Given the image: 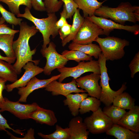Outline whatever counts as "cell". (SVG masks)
<instances>
[{"label": "cell", "instance_id": "1", "mask_svg": "<svg viewBox=\"0 0 139 139\" xmlns=\"http://www.w3.org/2000/svg\"><path fill=\"white\" fill-rule=\"evenodd\" d=\"M19 25L18 38L13 41V44L16 59L13 66L18 74H20L22 68L28 62H32L37 65L40 62L39 60H33V56L35 54L36 49L31 50L29 43L30 38L35 35L39 30L34 25L30 26L25 22H21Z\"/></svg>", "mask_w": 139, "mask_h": 139}, {"label": "cell", "instance_id": "2", "mask_svg": "<svg viewBox=\"0 0 139 139\" xmlns=\"http://www.w3.org/2000/svg\"><path fill=\"white\" fill-rule=\"evenodd\" d=\"M95 14L106 19L109 18L123 25L126 21L135 23L139 21V7L132 6L128 2L121 3L115 8L102 5L96 10Z\"/></svg>", "mask_w": 139, "mask_h": 139}, {"label": "cell", "instance_id": "3", "mask_svg": "<svg viewBox=\"0 0 139 139\" xmlns=\"http://www.w3.org/2000/svg\"><path fill=\"white\" fill-rule=\"evenodd\" d=\"M48 17L45 18H38L34 17L31 13L30 10L27 7L24 9V12L17 15L18 17L25 18L31 21L41 33L43 43L42 48H45L50 42V37L54 38L59 34L58 29L56 23L58 19L55 13H47Z\"/></svg>", "mask_w": 139, "mask_h": 139}, {"label": "cell", "instance_id": "4", "mask_svg": "<svg viewBox=\"0 0 139 139\" xmlns=\"http://www.w3.org/2000/svg\"><path fill=\"white\" fill-rule=\"evenodd\" d=\"M99 45L102 53L107 60L120 59L124 56V48L129 45V41L114 36L105 38L98 37L94 41Z\"/></svg>", "mask_w": 139, "mask_h": 139}, {"label": "cell", "instance_id": "5", "mask_svg": "<svg viewBox=\"0 0 139 139\" xmlns=\"http://www.w3.org/2000/svg\"><path fill=\"white\" fill-rule=\"evenodd\" d=\"M98 59L100 69V86L101 88L99 99L106 106H108L111 105L116 96L126 90L127 86L125 83H123L117 91L112 90L109 85V81L110 79L107 73V59L102 53L99 55Z\"/></svg>", "mask_w": 139, "mask_h": 139}, {"label": "cell", "instance_id": "6", "mask_svg": "<svg viewBox=\"0 0 139 139\" xmlns=\"http://www.w3.org/2000/svg\"><path fill=\"white\" fill-rule=\"evenodd\" d=\"M56 47L53 42H50L48 47L42 48L40 50L42 56L46 59L43 71L45 75H49L55 69L64 67L68 61L64 56L57 52Z\"/></svg>", "mask_w": 139, "mask_h": 139}, {"label": "cell", "instance_id": "7", "mask_svg": "<svg viewBox=\"0 0 139 139\" xmlns=\"http://www.w3.org/2000/svg\"><path fill=\"white\" fill-rule=\"evenodd\" d=\"M60 76L58 82H62L67 77H72L76 79L84 73L91 72L100 74V67L98 61L92 60L85 62L84 61L79 63L76 66L73 67H64L57 69Z\"/></svg>", "mask_w": 139, "mask_h": 139}, {"label": "cell", "instance_id": "8", "mask_svg": "<svg viewBox=\"0 0 139 139\" xmlns=\"http://www.w3.org/2000/svg\"><path fill=\"white\" fill-rule=\"evenodd\" d=\"M84 122L89 132L93 134L106 133L113 124L100 107L90 116L86 117Z\"/></svg>", "mask_w": 139, "mask_h": 139}, {"label": "cell", "instance_id": "9", "mask_svg": "<svg viewBox=\"0 0 139 139\" xmlns=\"http://www.w3.org/2000/svg\"><path fill=\"white\" fill-rule=\"evenodd\" d=\"M105 34L103 30L87 18L84 22L72 42L81 45L92 43L99 35Z\"/></svg>", "mask_w": 139, "mask_h": 139}, {"label": "cell", "instance_id": "10", "mask_svg": "<svg viewBox=\"0 0 139 139\" xmlns=\"http://www.w3.org/2000/svg\"><path fill=\"white\" fill-rule=\"evenodd\" d=\"M4 101L0 103L1 112L9 111L20 119H29V115L39 106L36 102L24 104L20 103L18 101L13 102L6 97H4Z\"/></svg>", "mask_w": 139, "mask_h": 139}, {"label": "cell", "instance_id": "11", "mask_svg": "<svg viewBox=\"0 0 139 139\" xmlns=\"http://www.w3.org/2000/svg\"><path fill=\"white\" fill-rule=\"evenodd\" d=\"M86 18L101 28L103 31L105 35L107 36H108L110 33L115 29L125 30L135 35L139 33V26L138 25H125L107 19L96 16L94 15Z\"/></svg>", "mask_w": 139, "mask_h": 139}, {"label": "cell", "instance_id": "12", "mask_svg": "<svg viewBox=\"0 0 139 139\" xmlns=\"http://www.w3.org/2000/svg\"><path fill=\"white\" fill-rule=\"evenodd\" d=\"M100 79V74L93 73L80 77L76 79L77 86L84 89L88 95L99 99L101 88L98 81Z\"/></svg>", "mask_w": 139, "mask_h": 139}, {"label": "cell", "instance_id": "13", "mask_svg": "<svg viewBox=\"0 0 139 139\" xmlns=\"http://www.w3.org/2000/svg\"><path fill=\"white\" fill-rule=\"evenodd\" d=\"M23 68L25 71L21 77L12 84L6 85L5 90L7 92H11L15 88L25 86L33 77L43 71V68L31 62L27 63Z\"/></svg>", "mask_w": 139, "mask_h": 139}, {"label": "cell", "instance_id": "14", "mask_svg": "<svg viewBox=\"0 0 139 139\" xmlns=\"http://www.w3.org/2000/svg\"><path fill=\"white\" fill-rule=\"evenodd\" d=\"M77 87L76 79H73L71 81L66 83H63L55 80L48 84L45 90L51 92L53 96L61 95L65 97L72 93L86 92L85 90L79 89Z\"/></svg>", "mask_w": 139, "mask_h": 139}, {"label": "cell", "instance_id": "15", "mask_svg": "<svg viewBox=\"0 0 139 139\" xmlns=\"http://www.w3.org/2000/svg\"><path fill=\"white\" fill-rule=\"evenodd\" d=\"M60 76V74L52 76L46 79H39L35 76L33 77L24 87L18 88V93L20 95L18 101L20 102H26L27 97L34 90L40 88H45L52 81L58 79Z\"/></svg>", "mask_w": 139, "mask_h": 139}, {"label": "cell", "instance_id": "16", "mask_svg": "<svg viewBox=\"0 0 139 139\" xmlns=\"http://www.w3.org/2000/svg\"><path fill=\"white\" fill-rule=\"evenodd\" d=\"M68 129L70 139H87L89 132L87 131L86 125L80 116H75L69 121Z\"/></svg>", "mask_w": 139, "mask_h": 139}, {"label": "cell", "instance_id": "17", "mask_svg": "<svg viewBox=\"0 0 139 139\" xmlns=\"http://www.w3.org/2000/svg\"><path fill=\"white\" fill-rule=\"evenodd\" d=\"M117 124L137 133L139 132V106H135L126 114Z\"/></svg>", "mask_w": 139, "mask_h": 139}, {"label": "cell", "instance_id": "18", "mask_svg": "<svg viewBox=\"0 0 139 139\" xmlns=\"http://www.w3.org/2000/svg\"><path fill=\"white\" fill-rule=\"evenodd\" d=\"M28 117L29 119H32L37 123L50 126H54L57 121L54 111L39 106L30 113Z\"/></svg>", "mask_w": 139, "mask_h": 139}, {"label": "cell", "instance_id": "19", "mask_svg": "<svg viewBox=\"0 0 139 139\" xmlns=\"http://www.w3.org/2000/svg\"><path fill=\"white\" fill-rule=\"evenodd\" d=\"M88 93L85 92L75 94H70L67 96L63 101L65 106H67L72 115L76 116L79 113V110L81 103L88 97Z\"/></svg>", "mask_w": 139, "mask_h": 139}, {"label": "cell", "instance_id": "20", "mask_svg": "<svg viewBox=\"0 0 139 139\" xmlns=\"http://www.w3.org/2000/svg\"><path fill=\"white\" fill-rule=\"evenodd\" d=\"M106 133L117 139H138L139 134L117 124H113Z\"/></svg>", "mask_w": 139, "mask_h": 139}, {"label": "cell", "instance_id": "21", "mask_svg": "<svg viewBox=\"0 0 139 139\" xmlns=\"http://www.w3.org/2000/svg\"><path fill=\"white\" fill-rule=\"evenodd\" d=\"M78 8L83 12L84 18L94 15L96 10L99 8L106 0L100 2L98 0H74Z\"/></svg>", "mask_w": 139, "mask_h": 139}, {"label": "cell", "instance_id": "22", "mask_svg": "<svg viewBox=\"0 0 139 139\" xmlns=\"http://www.w3.org/2000/svg\"><path fill=\"white\" fill-rule=\"evenodd\" d=\"M70 50H77L82 52L96 59H98L99 55L102 53L99 46L92 43L86 45H81L73 42L68 46Z\"/></svg>", "mask_w": 139, "mask_h": 139}, {"label": "cell", "instance_id": "23", "mask_svg": "<svg viewBox=\"0 0 139 139\" xmlns=\"http://www.w3.org/2000/svg\"><path fill=\"white\" fill-rule=\"evenodd\" d=\"M84 18L81 16L80 9L78 8L73 15L72 24L69 35L62 41V45L64 47L67 43L72 41L76 35L80 27L83 24Z\"/></svg>", "mask_w": 139, "mask_h": 139}, {"label": "cell", "instance_id": "24", "mask_svg": "<svg viewBox=\"0 0 139 139\" xmlns=\"http://www.w3.org/2000/svg\"><path fill=\"white\" fill-rule=\"evenodd\" d=\"M0 59V77L13 83L18 79V74L13 65Z\"/></svg>", "mask_w": 139, "mask_h": 139}, {"label": "cell", "instance_id": "25", "mask_svg": "<svg viewBox=\"0 0 139 139\" xmlns=\"http://www.w3.org/2000/svg\"><path fill=\"white\" fill-rule=\"evenodd\" d=\"M135 100L128 93L124 92L114 98L112 103L114 106L123 109L130 110L135 105Z\"/></svg>", "mask_w": 139, "mask_h": 139}, {"label": "cell", "instance_id": "26", "mask_svg": "<svg viewBox=\"0 0 139 139\" xmlns=\"http://www.w3.org/2000/svg\"><path fill=\"white\" fill-rule=\"evenodd\" d=\"M14 36V35L0 34V49L8 57L16 58L13 48Z\"/></svg>", "mask_w": 139, "mask_h": 139}, {"label": "cell", "instance_id": "27", "mask_svg": "<svg viewBox=\"0 0 139 139\" xmlns=\"http://www.w3.org/2000/svg\"><path fill=\"white\" fill-rule=\"evenodd\" d=\"M101 102L99 99L92 97H87L81 103L79 112L83 114L91 111L92 112L97 111L100 107Z\"/></svg>", "mask_w": 139, "mask_h": 139}, {"label": "cell", "instance_id": "28", "mask_svg": "<svg viewBox=\"0 0 139 139\" xmlns=\"http://www.w3.org/2000/svg\"><path fill=\"white\" fill-rule=\"evenodd\" d=\"M103 111L111 119L113 124H117L127 112L125 110L113 105L106 106Z\"/></svg>", "mask_w": 139, "mask_h": 139}, {"label": "cell", "instance_id": "29", "mask_svg": "<svg viewBox=\"0 0 139 139\" xmlns=\"http://www.w3.org/2000/svg\"><path fill=\"white\" fill-rule=\"evenodd\" d=\"M61 54L68 60H74L78 63L81 61H89L93 60L92 57L77 50H65Z\"/></svg>", "mask_w": 139, "mask_h": 139}, {"label": "cell", "instance_id": "30", "mask_svg": "<svg viewBox=\"0 0 139 139\" xmlns=\"http://www.w3.org/2000/svg\"><path fill=\"white\" fill-rule=\"evenodd\" d=\"M56 129L53 133L48 135H45L40 132L38 133V134L44 139H70L68 127L63 128L56 125Z\"/></svg>", "mask_w": 139, "mask_h": 139}, {"label": "cell", "instance_id": "31", "mask_svg": "<svg viewBox=\"0 0 139 139\" xmlns=\"http://www.w3.org/2000/svg\"><path fill=\"white\" fill-rule=\"evenodd\" d=\"M0 2L7 5L11 12L16 15L20 13V5L25 6L30 10L32 7L30 0H0Z\"/></svg>", "mask_w": 139, "mask_h": 139}, {"label": "cell", "instance_id": "32", "mask_svg": "<svg viewBox=\"0 0 139 139\" xmlns=\"http://www.w3.org/2000/svg\"><path fill=\"white\" fill-rule=\"evenodd\" d=\"M0 12L5 21L10 24L19 25L22 20V19L16 18L14 14L7 11L0 4Z\"/></svg>", "mask_w": 139, "mask_h": 139}, {"label": "cell", "instance_id": "33", "mask_svg": "<svg viewBox=\"0 0 139 139\" xmlns=\"http://www.w3.org/2000/svg\"><path fill=\"white\" fill-rule=\"evenodd\" d=\"M43 1L47 13L58 12L63 4L62 1L59 0H44Z\"/></svg>", "mask_w": 139, "mask_h": 139}, {"label": "cell", "instance_id": "34", "mask_svg": "<svg viewBox=\"0 0 139 139\" xmlns=\"http://www.w3.org/2000/svg\"><path fill=\"white\" fill-rule=\"evenodd\" d=\"M64 3L66 10L67 18L71 19L72 17L78 8V6L74 0H59Z\"/></svg>", "mask_w": 139, "mask_h": 139}, {"label": "cell", "instance_id": "35", "mask_svg": "<svg viewBox=\"0 0 139 139\" xmlns=\"http://www.w3.org/2000/svg\"><path fill=\"white\" fill-rule=\"evenodd\" d=\"M131 77L133 78L135 74L139 72V52L136 53L129 65Z\"/></svg>", "mask_w": 139, "mask_h": 139}, {"label": "cell", "instance_id": "36", "mask_svg": "<svg viewBox=\"0 0 139 139\" xmlns=\"http://www.w3.org/2000/svg\"><path fill=\"white\" fill-rule=\"evenodd\" d=\"M5 21L2 17L0 20V34H9L14 35L19 32V30L12 29L4 23Z\"/></svg>", "mask_w": 139, "mask_h": 139}, {"label": "cell", "instance_id": "37", "mask_svg": "<svg viewBox=\"0 0 139 139\" xmlns=\"http://www.w3.org/2000/svg\"><path fill=\"white\" fill-rule=\"evenodd\" d=\"M0 111V131H4L7 132L6 129L12 130L14 132L18 134L23 135L24 133L21 132L19 130H15L11 127L8 124L6 119L1 115Z\"/></svg>", "mask_w": 139, "mask_h": 139}, {"label": "cell", "instance_id": "38", "mask_svg": "<svg viewBox=\"0 0 139 139\" xmlns=\"http://www.w3.org/2000/svg\"><path fill=\"white\" fill-rule=\"evenodd\" d=\"M71 25L67 22L62 27L58 30V33L60 39L63 40L70 34Z\"/></svg>", "mask_w": 139, "mask_h": 139}, {"label": "cell", "instance_id": "39", "mask_svg": "<svg viewBox=\"0 0 139 139\" xmlns=\"http://www.w3.org/2000/svg\"><path fill=\"white\" fill-rule=\"evenodd\" d=\"M60 18L56 22V25L58 29L62 27L67 22V13L64 5H63V11L60 13Z\"/></svg>", "mask_w": 139, "mask_h": 139}, {"label": "cell", "instance_id": "40", "mask_svg": "<svg viewBox=\"0 0 139 139\" xmlns=\"http://www.w3.org/2000/svg\"><path fill=\"white\" fill-rule=\"evenodd\" d=\"M32 7L35 10L40 12L46 11L42 0H30Z\"/></svg>", "mask_w": 139, "mask_h": 139}, {"label": "cell", "instance_id": "41", "mask_svg": "<svg viewBox=\"0 0 139 139\" xmlns=\"http://www.w3.org/2000/svg\"><path fill=\"white\" fill-rule=\"evenodd\" d=\"M7 134L10 136L11 139H35L34 137V130L32 128H30L28 131L27 132L23 138H18L16 137L8 131L6 132Z\"/></svg>", "mask_w": 139, "mask_h": 139}, {"label": "cell", "instance_id": "42", "mask_svg": "<svg viewBox=\"0 0 139 139\" xmlns=\"http://www.w3.org/2000/svg\"><path fill=\"white\" fill-rule=\"evenodd\" d=\"M7 81L0 77V103L3 102L5 101L4 97L2 95L3 90L6 88L5 83Z\"/></svg>", "mask_w": 139, "mask_h": 139}, {"label": "cell", "instance_id": "43", "mask_svg": "<svg viewBox=\"0 0 139 139\" xmlns=\"http://www.w3.org/2000/svg\"><path fill=\"white\" fill-rule=\"evenodd\" d=\"M0 59L4 60L9 63L11 64L14 63L16 59V58L3 56H2L0 53Z\"/></svg>", "mask_w": 139, "mask_h": 139}]
</instances>
